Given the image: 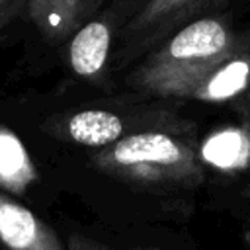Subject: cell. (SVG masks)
<instances>
[{"mask_svg":"<svg viewBox=\"0 0 250 250\" xmlns=\"http://www.w3.org/2000/svg\"><path fill=\"white\" fill-rule=\"evenodd\" d=\"M234 35L225 16H201L170 35L131 76L146 92H195L234 55Z\"/></svg>","mask_w":250,"mask_h":250,"instance_id":"cell-1","label":"cell"},{"mask_svg":"<svg viewBox=\"0 0 250 250\" xmlns=\"http://www.w3.org/2000/svg\"><path fill=\"white\" fill-rule=\"evenodd\" d=\"M229 0H143L129 21L119 29L113 51V64L123 66L127 61L162 41L168 33L201 18L203 12Z\"/></svg>","mask_w":250,"mask_h":250,"instance_id":"cell-2","label":"cell"},{"mask_svg":"<svg viewBox=\"0 0 250 250\" xmlns=\"http://www.w3.org/2000/svg\"><path fill=\"white\" fill-rule=\"evenodd\" d=\"M186 160V150L172 137L154 131L133 133L117 143L105 146L98 158L96 166L111 172L123 174L127 178H156L158 170H168Z\"/></svg>","mask_w":250,"mask_h":250,"instance_id":"cell-3","label":"cell"},{"mask_svg":"<svg viewBox=\"0 0 250 250\" xmlns=\"http://www.w3.org/2000/svg\"><path fill=\"white\" fill-rule=\"evenodd\" d=\"M107 0H29L27 21L41 37L59 45L68 41Z\"/></svg>","mask_w":250,"mask_h":250,"instance_id":"cell-4","label":"cell"},{"mask_svg":"<svg viewBox=\"0 0 250 250\" xmlns=\"http://www.w3.org/2000/svg\"><path fill=\"white\" fill-rule=\"evenodd\" d=\"M0 244L6 250H64L41 219L4 193H0Z\"/></svg>","mask_w":250,"mask_h":250,"instance_id":"cell-5","label":"cell"},{"mask_svg":"<svg viewBox=\"0 0 250 250\" xmlns=\"http://www.w3.org/2000/svg\"><path fill=\"white\" fill-rule=\"evenodd\" d=\"M125 123L109 109H82L68 117L66 135L84 146H109L123 139Z\"/></svg>","mask_w":250,"mask_h":250,"instance_id":"cell-6","label":"cell"},{"mask_svg":"<svg viewBox=\"0 0 250 250\" xmlns=\"http://www.w3.org/2000/svg\"><path fill=\"white\" fill-rule=\"evenodd\" d=\"M250 80V59L244 55L232 57L229 62H225L215 74H211L197 90L195 94L205 100H227L236 96L240 90L246 88Z\"/></svg>","mask_w":250,"mask_h":250,"instance_id":"cell-7","label":"cell"},{"mask_svg":"<svg viewBox=\"0 0 250 250\" xmlns=\"http://www.w3.org/2000/svg\"><path fill=\"white\" fill-rule=\"evenodd\" d=\"M201 154L209 164L221 170H234L248 162L250 145L240 131L227 129L209 137L201 148Z\"/></svg>","mask_w":250,"mask_h":250,"instance_id":"cell-8","label":"cell"},{"mask_svg":"<svg viewBox=\"0 0 250 250\" xmlns=\"http://www.w3.org/2000/svg\"><path fill=\"white\" fill-rule=\"evenodd\" d=\"M33 178V168L20 139L0 129V184L12 189L25 188Z\"/></svg>","mask_w":250,"mask_h":250,"instance_id":"cell-9","label":"cell"},{"mask_svg":"<svg viewBox=\"0 0 250 250\" xmlns=\"http://www.w3.org/2000/svg\"><path fill=\"white\" fill-rule=\"evenodd\" d=\"M29 0H0V35L16 21L27 18Z\"/></svg>","mask_w":250,"mask_h":250,"instance_id":"cell-10","label":"cell"},{"mask_svg":"<svg viewBox=\"0 0 250 250\" xmlns=\"http://www.w3.org/2000/svg\"><path fill=\"white\" fill-rule=\"evenodd\" d=\"M68 250H107V248H104L96 242H90L82 236H72L68 240Z\"/></svg>","mask_w":250,"mask_h":250,"instance_id":"cell-11","label":"cell"}]
</instances>
